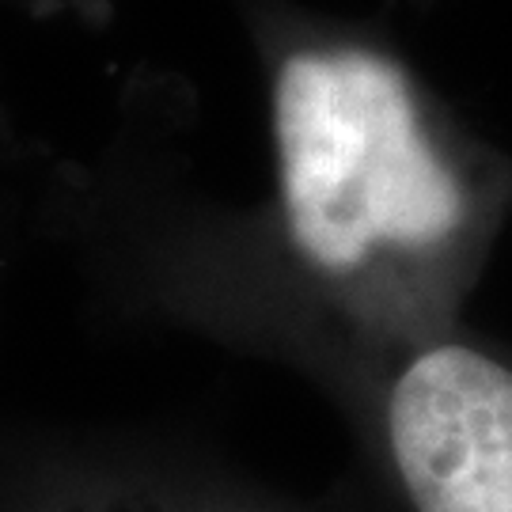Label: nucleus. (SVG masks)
Masks as SVG:
<instances>
[{"instance_id": "2", "label": "nucleus", "mask_w": 512, "mask_h": 512, "mask_svg": "<svg viewBox=\"0 0 512 512\" xmlns=\"http://www.w3.org/2000/svg\"><path fill=\"white\" fill-rule=\"evenodd\" d=\"M338 399L406 512H512V357L456 327Z\"/></svg>"}, {"instance_id": "3", "label": "nucleus", "mask_w": 512, "mask_h": 512, "mask_svg": "<svg viewBox=\"0 0 512 512\" xmlns=\"http://www.w3.org/2000/svg\"><path fill=\"white\" fill-rule=\"evenodd\" d=\"M0 512H300L243 482L141 452H50L0 478Z\"/></svg>"}, {"instance_id": "1", "label": "nucleus", "mask_w": 512, "mask_h": 512, "mask_svg": "<svg viewBox=\"0 0 512 512\" xmlns=\"http://www.w3.org/2000/svg\"><path fill=\"white\" fill-rule=\"evenodd\" d=\"M270 80V266L315 327L342 395L459 327L512 213V160L478 141L387 42L255 8Z\"/></svg>"}, {"instance_id": "4", "label": "nucleus", "mask_w": 512, "mask_h": 512, "mask_svg": "<svg viewBox=\"0 0 512 512\" xmlns=\"http://www.w3.org/2000/svg\"><path fill=\"white\" fill-rule=\"evenodd\" d=\"M19 8L35 12V16H73V19H99L107 16L110 0H16Z\"/></svg>"}]
</instances>
